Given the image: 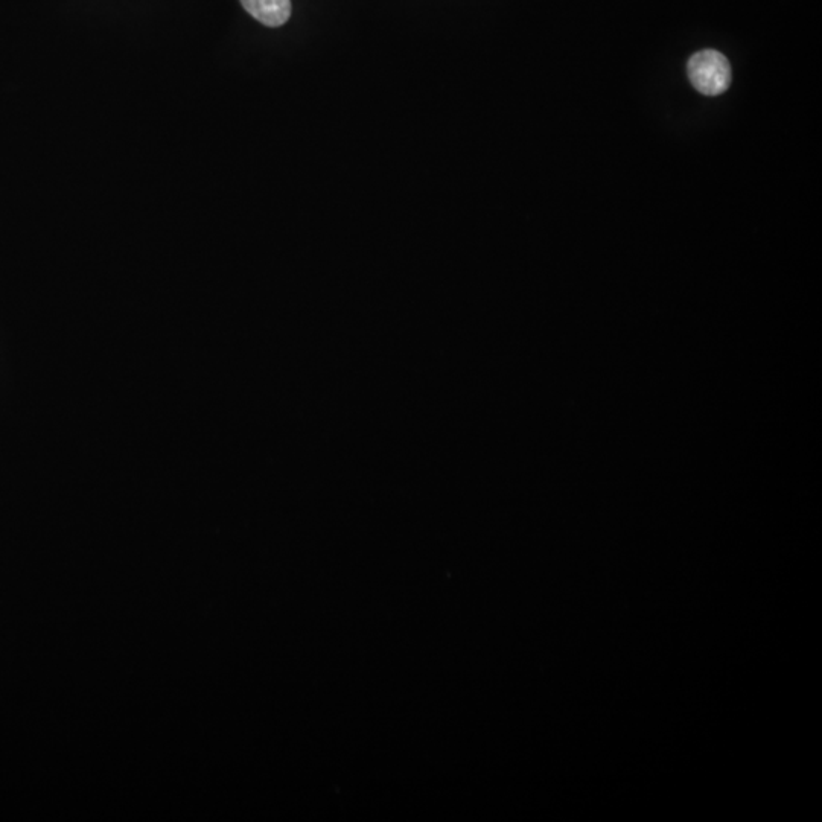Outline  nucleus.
I'll list each match as a JSON object with an SVG mask.
<instances>
[{
    "instance_id": "obj_1",
    "label": "nucleus",
    "mask_w": 822,
    "mask_h": 822,
    "mask_svg": "<svg viewBox=\"0 0 822 822\" xmlns=\"http://www.w3.org/2000/svg\"><path fill=\"white\" fill-rule=\"evenodd\" d=\"M687 74L702 95L716 96L724 93L731 84V66L721 52L707 51L693 55L687 64Z\"/></svg>"
},
{
    "instance_id": "obj_2",
    "label": "nucleus",
    "mask_w": 822,
    "mask_h": 822,
    "mask_svg": "<svg viewBox=\"0 0 822 822\" xmlns=\"http://www.w3.org/2000/svg\"><path fill=\"white\" fill-rule=\"evenodd\" d=\"M244 10L268 28L285 25L291 17V0H241Z\"/></svg>"
}]
</instances>
